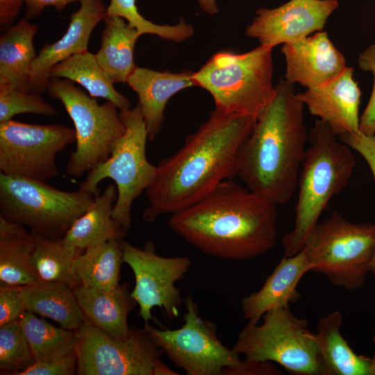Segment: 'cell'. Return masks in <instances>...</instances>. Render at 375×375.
Returning <instances> with one entry per match:
<instances>
[{"mask_svg":"<svg viewBox=\"0 0 375 375\" xmlns=\"http://www.w3.org/2000/svg\"><path fill=\"white\" fill-rule=\"evenodd\" d=\"M35 361L58 358L75 351V332L56 327L30 311L19 319Z\"/></svg>","mask_w":375,"mask_h":375,"instance_id":"31","label":"cell"},{"mask_svg":"<svg viewBox=\"0 0 375 375\" xmlns=\"http://www.w3.org/2000/svg\"><path fill=\"white\" fill-rule=\"evenodd\" d=\"M359 67L371 72L374 76V84L368 103L360 117L359 130L367 135H375V44H371L358 56Z\"/></svg>","mask_w":375,"mask_h":375,"instance_id":"35","label":"cell"},{"mask_svg":"<svg viewBox=\"0 0 375 375\" xmlns=\"http://www.w3.org/2000/svg\"><path fill=\"white\" fill-rule=\"evenodd\" d=\"M301 251L312 272L325 275L333 285L357 290L375 254V225L353 223L334 211L314 226Z\"/></svg>","mask_w":375,"mask_h":375,"instance_id":"7","label":"cell"},{"mask_svg":"<svg viewBox=\"0 0 375 375\" xmlns=\"http://www.w3.org/2000/svg\"><path fill=\"white\" fill-rule=\"evenodd\" d=\"M34 245L32 232L0 217L1 284L26 286L39 283L31 265Z\"/></svg>","mask_w":375,"mask_h":375,"instance_id":"27","label":"cell"},{"mask_svg":"<svg viewBox=\"0 0 375 375\" xmlns=\"http://www.w3.org/2000/svg\"><path fill=\"white\" fill-rule=\"evenodd\" d=\"M101 43L95 53L96 58L107 76L113 83H126L137 67L133 51L141 35L136 28L124 19L106 15Z\"/></svg>","mask_w":375,"mask_h":375,"instance_id":"26","label":"cell"},{"mask_svg":"<svg viewBox=\"0 0 375 375\" xmlns=\"http://www.w3.org/2000/svg\"><path fill=\"white\" fill-rule=\"evenodd\" d=\"M23 113L53 116L57 110L40 93L12 89L0 90V123Z\"/></svg>","mask_w":375,"mask_h":375,"instance_id":"34","label":"cell"},{"mask_svg":"<svg viewBox=\"0 0 375 375\" xmlns=\"http://www.w3.org/2000/svg\"><path fill=\"white\" fill-rule=\"evenodd\" d=\"M342 316L334 311L322 317L315 333L324 375H371L372 358L356 354L342 337Z\"/></svg>","mask_w":375,"mask_h":375,"instance_id":"25","label":"cell"},{"mask_svg":"<svg viewBox=\"0 0 375 375\" xmlns=\"http://www.w3.org/2000/svg\"><path fill=\"white\" fill-rule=\"evenodd\" d=\"M21 296L26 311L51 319L66 329L75 331L86 320L74 288L66 283L21 286Z\"/></svg>","mask_w":375,"mask_h":375,"instance_id":"24","label":"cell"},{"mask_svg":"<svg viewBox=\"0 0 375 375\" xmlns=\"http://www.w3.org/2000/svg\"><path fill=\"white\" fill-rule=\"evenodd\" d=\"M76 351L58 358L35 361L17 375H72L77 374Z\"/></svg>","mask_w":375,"mask_h":375,"instance_id":"36","label":"cell"},{"mask_svg":"<svg viewBox=\"0 0 375 375\" xmlns=\"http://www.w3.org/2000/svg\"><path fill=\"white\" fill-rule=\"evenodd\" d=\"M106 14L124 19L140 35H156L165 40L181 42L194 33L192 26L183 19L175 25H160L150 22L139 12L135 0H110Z\"/></svg>","mask_w":375,"mask_h":375,"instance_id":"32","label":"cell"},{"mask_svg":"<svg viewBox=\"0 0 375 375\" xmlns=\"http://www.w3.org/2000/svg\"><path fill=\"white\" fill-rule=\"evenodd\" d=\"M262 322L248 321L232 349L244 359L276 362L297 375H324L315 333L289 306L269 310Z\"/></svg>","mask_w":375,"mask_h":375,"instance_id":"8","label":"cell"},{"mask_svg":"<svg viewBox=\"0 0 375 375\" xmlns=\"http://www.w3.org/2000/svg\"><path fill=\"white\" fill-rule=\"evenodd\" d=\"M119 116L125 126L124 134L115 143L109 158L87 174L79 189L96 196L100 192V182L112 179L117 190L112 217L127 231L131 226L133 202L153 182L156 166L147 157L149 138L139 103L119 110Z\"/></svg>","mask_w":375,"mask_h":375,"instance_id":"9","label":"cell"},{"mask_svg":"<svg viewBox=\"0 0 375 375\" xmlns=\"http://www.w3.org/2000/svg\"><path fill=\"white\" fill-rule=\"evenodd\" d=\"M372 340L374 342L375 345V334L372 336ZM371 375H375V354L372 358L371 364Z\"/></svg>","mask_w":375,"mask_h":375,"instance_id":"44","label":"cell"},{"mask_svg":"<svg viewBox=\"0 0 375 375\" xmlns=\"http://www.w3.org/2000/svg\"><path fill=\"white\" fill-rule=\"evenodd\" d=\"M51 78H65L76 83L91 97L105 99L119 110L131 108L128 99L114 88V83L99 65L95 54L88 50L56 64L50 71Z\"/></svg>","mask_w":375,"mask_h":375,"instance_id":"28","label":"cell"},{"mask_svg":"<svg viewBox=\"0 0 375 375\" xmlns=\"http://www.w3.org/2000/svg\"><path fill=\"white\" fill-rule=\"evenodd\" d=\"M74 332L79 375H152L164 353L144 328L116 338L85 320Z\"/></svg>","mask_w":375,"mask_h":375,"instance_id":"12","label":"cell"},{"mask_svg":"<svg viewBox=\"0 0 375 375\" xmlns=\"http://www.w3.org/2000/svg\"><path fill=\"white\" fill-rule=\"evenodd\" d=\"M47 91L62 103L73 122L76 149L68 159L66 172L81 178L109 158L115 143L124 134L119 110L108 101L99 104L97 98L65 78H51Z\"/></svg>","mask_w":375,"mask_h":375,"instance_id":"10","label":"cell"},{"mask_svg":"<svg viewBox=\"0 0 375 375\" xmlns=\"http://www.w3.org/2000/svg\"><path fill=\"white\" fill-rule=\"evenodd\" d=\"M75 141L62 124L0 123V173L47 182L59 172L56 155Z\"/></svg>","mask_w":375,"mask_h":375,"instance_id":"13","label":"cell"},{"mask_svg":"<svg viewBox=\"0 0 375 375\" xmlns=\"http://www.w3.org/2000/svg\"><path fill=\"white\" fill-rule=\"evenodd\" d=\"M201 8L209 15H215L218 11L217 0H197Z\"/></svg>","mask_w":375,"mask_h":375,"instance_id":"43","label":"cell"},{"mask_svg":"<svg viewBox=\"0 0 375 375\" xmlns=\"http://www.w3.org/2000/svg\"><path fill=\"white\" fill-rule=\"evenodd\" d=\"M272 49L260 44L243 53H215L193 73L196 85L211 94L216 110L256 119L275 93Z\"/></svg>","mask_w":375,"mask_h":375,"instance_id":"5","label":"cell"},{"mask_svg":"<svg viewBox=\"0 0 375 375\" xmlns=\"http://www.w3.org/2000/svg\"><path fill=\"white\" fill-rule=\"evenodd\" d=\"M94 199L79 188L65 191L45 181L0 173V217L44 238L62 239Z\"/></svg>","mask_w":375,"mask_h":375,"instance_id":"6","label":"cell"},{"mask_svg":"<svg viewBox=\"0 0 375 375\" xmlns=\"http://www.w3.org/2000/svg\"><path fill=\"white\" fill-rule=\"evenodd\" d=\"M123 262V240H110L86 249L74 262L80 285L112 290L119 285Z\"/></svg>","mask_w":375,"mask_h":375,"instance_id":"29","label":"cell"},{"mask_svg":"<svg viewBox=\"0 0 375 375\" xmlns=\"http://www.w3.org/2000/svg\"><path fill=\"white\" fill-rule=\"evenodd\" d=\"M313 268L303 251L281 260L262 288L242 299L243 318L258 322L269 310L289 306L301 298L297 285Z\"/></svg>","mask_w":375,"mask_h":375,"instance_id":"20","label":"cell"},{"mask_svg":"<svg viewBox=\"0 0 375 375\" xmlns=\"http://www.w3.org/2000/svg\"><path fill=\"white\" fill-rule=\"evenodd\" d=\"M283 373L272 362L243 359L235 366L227 367L223 375H281Z\"/></svg>","mask_w":375,"mask_h":375,"instance_id":"39","label":"cell"},{"mask_svg":"<svg viewBox=\"0 0 375 375\" xmlns=\"http://www.w3.org/2000/svg\"><path fill=\"white\" fill-rule=\"evenodd\" d=\"M81 0H24L26 5L25 18L33 19L40 15L45 8L53 7L57 11L61 12L69 3Z\"/></svg>","mask_w":375,"mask_h":375,"instance_id":"40","label":"cell"},{"mask_svg":"<svg viewBox=\"0 0 375 375\" xmlns=\"http://www.w3.org/2000/svg\"><path fill=\"white\" fill-rule=\"evenodd\" d=\"M107 8L101 0H81L71 17L65 34L57 41L45 44L31 66L30 92L47 91L50 71L57 63L88 51V41L95 26L106 17Z\"/></svg>","mask_w":375,"mask_h":375,"instance_id":"17","label":"cell"},{"mask_svg":"<svg viewBox=\"0 0 375 375\" xmlns=\"http://www.w3.org/2000/svg\"><path fill=\"white\" fill-rule=\"evenodd\" d=\"M281 52L286 62L285 79L306 89L327 83L347 68L344 56L326 31L284 44Z\"/></svg>","mask_w":375,"mask_h":375,"instance_id":"16","label":"cell"},{"mask_svg":"<svg viewBox=\"0 0 375 375\" xmlns=\"http://www.w3.org/2000/svg\"><path fill=\"white\" fill-rule=\"evenodd\" d=\"M276 205L232 179L171 215L169 228L199 251L245 260L271 250L278 239Z\"/></svg>","mask_w":375,"mask_h":375,"instance_id":"2","label":"cell"},{"mask_svg":"<svg viewBox=\"0 0 375 375\" xmlns=\"http://www.w3.org/2000/svg\"><path fill=\"white\" fill-rule=\"evenodd\" d=\"M297 95L310 113L325 122L338 137L360 131L361 92L351 67L327 83Z\"/></svg>","mask_w":375,"mask_h":375,"instance_id":"18","label":"cell"},{"mask_svg":"<svg viewBox=\"0 0 375 375\" xmlns=\"http://www.w3.org/2000/svg\"><path fill=\"white\" fill-rule=\"evenodd\" d=\"M184 324L179 328L158 329L144 324L157 347L188 375H223L224 370L240 362V355L218 338L216 325L199 315L191 296L184 299Z\"/></svg>","mask_w":375,"mask_h":375,"instance_id":"11","label":"cell"},{"mask_svg":"<svg viewBox=\"0 0 375 375\" xmlns=\"http://www.w3.org/2000/svg\"><path fill=\"white\" fill-rule=\"evenodd\" d=\"M123 262L133 272L135 286L131 295L139 306L144 324L155 319L151 314L154 307L162 308L169 319L176 318L182 299L175 283L189 271L191 260L186 256H160L152 242L141 249L123 241Z\"/></svg>","mask_w":375,"mask_h":375,"instance_id":"14","label":"cell"},{"mask_svg":"<svg viewBox=\"0 0 375 375\" xmlns=\"http://www.w3.org/2000/svg\"><path fill=\"white\" fill-rule=\"evenodd\" d=\"M33 234L35 245L31 265L38 282L63 283L74 289L80 285L74 271V262L79 254L69 248L62 239Z\"/></svg>","mask_w":375,"mask_h":375,"instance_id":"30","label":"cell"},{"mask_svg":"<svg viewBox=\"0 0 375 375\" xmlns=\"http://www.w3.org/2000/svg\"><path fill=\"white\" fill-rule=\"evenodd\" d=\"M74 290L86 320L92 325L116 338H124L130 333L127 318L137 303L131 297L127 283L112 290L80 285Z\"/></svg>","mask_w":375,"mask_h":375,"instance_id":"22","label":"cell"},{"mask_svg":"<svg viewBox=\"0 0 375 375\" xmlns=\"http://www.w3.org/2000/svg\"><path fill=\"white\" fill-rule=\"evenodd\" d=\"M24 0H0V27L6 31L12 26Z\"/></svg>","mask_w":375,"mask_h":375,"instance_id":"41","label":"cell"},{"mask_svg":"<svg viewBox=\"0 0 375 375\" xmlns=\"http://www.w3.org/2000/svg\"><path fill=\"white\" fill-rule=\"evenodd\" d=\"M193 73L159 72L137 66L128 78L126 83L138 94L149 140H153L162 130L168 101L179 91L197 86Z\"/></svg>","mask_w":375,"mask_h":375,"instance_id":"19","label":"cell"},{"mask_svg":"<svg viewBox=\"0 0 375 375\" xmlns=\"http://www.w3.org/2000/svg\"><path fill=\"white\" fill-rule=\"evenodd\" d=\"M38 27L22 19L0 37V90L30 92L31 66L37 56L33 38Z\"/></svg>","mask_w":375,"mask_h":375,"instance_id":"23","label":"cell"},{"mask_svg":"<svg viewBox=\"0 0 375 375\" xmlns=\"http://www.w3.org/2000/svg\"><path fill=\"white\" fill-rule=\"evenodd\" d=\"M34 362L19 320L0 326L1 374L17 375Z\"/></svg>","mask_w":375,"mask_h":375,"instance_id":"33","label":"cell"},{"mask_svg":"<svg viewBox=\"0 0 375 375\" xmlns=\"http://www.w3.org/2000/svg\"><path fill=\"white\" fill-rule=\"evenodd\" d=\"M303 106L293 85L281 78L238 158L236 176L276 205L289 201L298 185L308 140Z\"/></svg>","mask_w":375,"mask_h":375,"instance_id":"3","label":"cell"},{"mask_svg":"<svg viewBox=\"0 0 375 375\" xmlns=\"http://www.w3.org/2000/svg\"><path fill=\"white\" fill-rule=\"evenodd\" d=\"M117 197L115 184L109 183L94 196L89 208L71 226L62 238L63 242L77 254L110 240H122L126 230L112 217Z\"/></svg>","mask_w":375,"mask_h":375,"instance_id":"21","label":"cell"},{"mask_svg":"<svg viewBox=\"0 0 375 375\" xmlns=\"http://www.w3.org/2000/svg\"><path fill=\"white\" fill-rule=\"evenodd\" d=\"M25 311L21 286L1 284L0 326L18 320Z\"/></svg>","mask_w":375,"mask_h":375,"instance_id":"37","label":"cell"},{"mask_svg":"<svg viewBox=\"0 0 375 375\" xmlns=\"http://www.w3.org/2000/svg\"><path fill=\"white\" fill-rule=\"evenodd\" d=\"M256 118L215 109L189 135L174 154L156 165L152 184L146 190L149 206L142 218L153 222L197 202L222 182L236 176L242 144Z\"/></svg>","mask_w":375,"mask_h":375,"instance_id":"1","label":"cell"},{"mask_svg":"<svg viewBox=\"0 0 375 375\" xmlns=\"http://www.w3.org/2000/svg\"><path fill=\"white\" fill-rule=\"evenodd\" d=\"M175 371L169 368L165 363L159 360L153 366L152 375H176Z\"/></svg>","mask_w":375,"mask_h":375,"instance_id":"42","label":"cell"},{"mask_svg":"<svg viewBox=\"0 0 375 375\" xmlns=\"http://www.w3.org/2000/svg\"><path fill=\"white\" fill-rule=\"evenodd\" d=\"M339 139L360 153L367 162L375 179V135H367L360 131L346 133L338 137ZM369 272L375 274V254L369 265Z\"/></svg>","mask_w":375,"mask_h":375,"instance_id":"38","label":"cell"},{"mask_svg":"<svg viewBox=\"0 0 375 375\" xmlns=\"http://www.w3.org/2000/svg\"><path fill=\"white\" fill-rule=\"evenodd\" d=\"M338 6V0H290L274 8H260L245 33L272 48L296 42L322 31Z\"/></svg>","mask_w":375,"mask_h":375,"instance_id":"15","label":"cell"},{"mask_svg":"<svg viewBox=\"0 0 375 375\" xmlns=\"http://www.w3.org/2000/svg\"><path fill=\"white\" fill-rule=\"evenodd\" d=\"M308 142L297 185L294 226L282 240L285 256L302 250L321 214L346 187L356 165L350 147L321 119L311 128Z\"/></svg>","mask_w":375,"mask_h":375,"instance_id":"4","label":"cell"}]
</instances>
